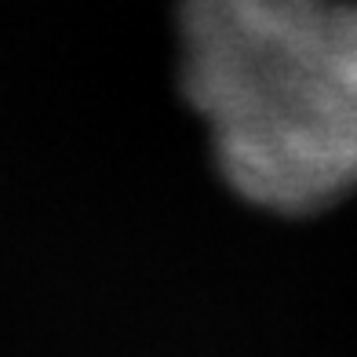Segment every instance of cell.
Here are the masks:
<instances>
[{
  "label": "cell",
  "instance_id": "1",
  "mask_svg": "<svg viewBox=\"0 0 357 357\" xmlns=\"http://www.w3.org/2000/svg\"><path fill=\"white\" fill-rule=\"evenodd\" d=\"M178 47L237 197L310 215L357 186V0H183Z\"/></svg>",
  "mask_w": 357,
  "mask_h": 357
}]
</instances>
